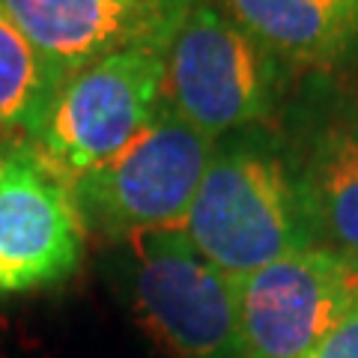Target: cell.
<instances>
[{"instance_id":"obj_12","label":"cell","mask_w":358,"mask_h":358,"mask_svg":"<svg viewBox=\"0 0 358 358\" xmlns=\"http://www.w3.org/2000/svg\"><path fill=\"white\" fill-rule=\"evenodd\" d=\"M305 358H358V299L346 310V317Z\"/></svg>"},{"instance_id":"obj_5","label":"cell","mask_w":358,"mask_h":358,"mask_svg":"<svg viewBox=\"0 0 358 358\" xmlns=\"http://www.w3.org/2000/svg\"><path fill=\"white\" fill-rule=\"evenodd\" d=\"M129 296L141 329L171 358H236L239 289L182 230L134 233Z\"/></svg>"},{"instance_id":"obj_3","label":"cell","mask_w":358,"mask_h":358,"mask_svg":"<svg viewBox=\"0 0 358 358\" xmlns=\"http://www.w3.org/2000/svg\"><path fill=\"white\" fill-rule=\"evenodd\" d=\"M164 105V51L129 48L69 72L51 96L27 152L78 182L129 147Z\"/></svg>"},{"instance_id":"obj_1","label":"cell","mask_w":358,"mask_h":358,"mask_svg":"<svg viewBox=\"0 0 358 358\" xmlns=\"http://www.w3.org/2000/svg\"><path fill=\"white\" fill-rule=\"evenodd\" d=\"M182 233L233 281L289 254L317 248L296 155L275 122L215 141Z\"/></svg>"},{"instance_id":"obj_4","label":"cell","mask_w":358,"mask_h":358,"mask_svg":"<svg viewBox=\"0 0 358 358\" xmlns=\"http://www.w3.org/2000/svg\"><path fill=\"white\" fill-rule=\"evenodd\" d=\"M212 150L215 141L162 105L117 159L69 185L87 230L110 239L182 230Z\"/></svg>"},{"instance_id":"obj_2","label":"cell","mask_w":358,"mask_h":358,"mask_svg":"<svg viewBox=\"0 0 358 358\" xmlns=\"http://www.w3.org/2000/svg\"><path fill=\"white\" fill-rule=\"evenodd\" d=\"M293 81L215 0H200L164 51V105L212 141L275 122Z\"/></svg>"},{"instance_id":"obj_11","label":"cell","mask_w":358,"mask_h":358,"mask_svg":"<svg viewBox=\"0 0 358 358\" xmlns=\"http://www.w3.org/2000/svg\"><path fill=\"white\" fill-rule=\"evenodd\" d=\"M63 75L0 6V152L24 150Z\"/></svg>"},{"instance_id":"obj_10","label":"cell","mask_w":358,"mask_h":358,"mask_svg":"<svg viewBox=\"0 0 358 358\" xmlns=\"http://www.w3.org/2000/svg\"><path fill=\"white\" fill-rule=\"evenodd\" d=\"M296 78L358 69V0H215Z\"/></svg>"},{"instance_id":"obj_8","label":"cell","mask_w":358,"mask_h":358,"mask_svg":"<svg viewBox=\"0 0 358 358\" xmlns=\"http://www.w3.org/2000/svg\"><path fill=\"white\" fill-rule=\"evenodd\" d=\"M320 96L301 105L299 141H289L299 164L313 245L358 268V78L322 75Z\"/></svg>"},{"instance_id":"obj_9","label":"cell","mask_w":358,"mask_h":358,"mask_svg":"<svg viewBox=\"0 0 358 358\" xmlns=\"http://www.w3.org/2000/svg\"><path fill=\"white\" fill-rule=\"evenodd\" d=\"M200 0H0L66 78L117 51H167Z\"/></svg>"},{"instance_id":"obj_7","label":"cell","mask_w":358,"mask_h":358,"mask_svg":"<svg viewBox=\"0 0 358 358\" xmlns=\"http://www.w3.org/2000/svg\"><path fill=\"white\" fill-rule=\"evenodd\" d=\"M87 224L69 182L27 150L0 152V299L75 275Z\"/></svg>"},{"instance_id":"obj_6","label":"cell","mask_w":358,"mask_h":358,"mask_svg":"<svg viewBox=\"0 0 358 358\" xmlns=\"http://www.w3.org/2000/svg\"><path fill=\"white\" fill-rule=\"evenodd\" d=\"M236 358H305L358 299V268L305 248L236 281Z\"/></svg>"}]
</instances>
